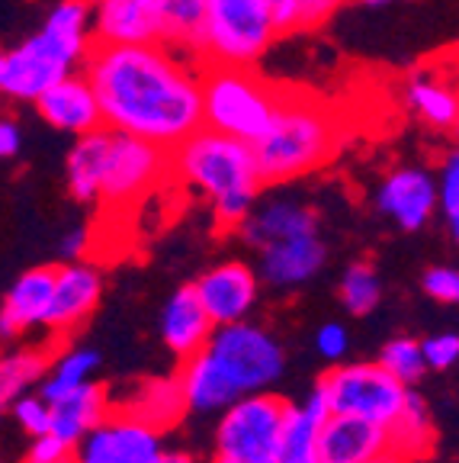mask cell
Instances as JSON below:
<instances>
[{
    "mask_svg": "<svg viewBox=\"0 0 459 463\" xmlns=\"http://www.w3.org/2000/svg\"><path fill=\"white\" fill-rule=\"evenodd\" d=\"M80 65L109 129L171 152L202 126L200 71L164 43H94Z\"/></svg>",
    "mask_w": 459,
    "mask_h": 463,
    "instance_id": "obj_1",
    "label": "cell"
},
{
    "mask_svg": "<svg viewBox=\"0 0 459 463\" xmlns=\"http://www.w3.org/2000/svg\"><path fill=\"white\" fill-rule=\"evenodd\" d=\"M167 171L183 187L209 200L222 229H235L260 196V174L251 145L200 126L167 152Z\"/></svg>",
    "mask_w": 459,
    "mask_h": 463,
    "instance_id": "obj_2",
    "label": "cell"
},
{
    "mask_svg": "<svg viewBox=\"0 0 459 463\" xmlns=\"http://www.w3.org/2000/svg\"><path fill=\"white\" fill-rule=\"evenodd\" d=\"M90 45V0H58L33 36L0 49V97L33 103L45 87L78 71Z\"/></svg>",
    "mask_w": 459,
    "mask_h": 463,
    "instance_id": "obj_3",
    "label": "cell"
},
{
    "mask_svg": "<svg viewBox=\"0 0 459 463\" xmlns=\"http://www.w3.org/2000/svg\"><path fill=\"white\" fill-rule=\"evenodd\" d=\"M341 126L328 107L315 97L283 90L273 109L270 123L251 142L254 165H258L260 184H286L315 167L328 165L338 152Z\"/></svg>",
    "mask_w": 459,
    "mask_h": 463,
    "instance_id": "obj_4",
    "label": "cell"
},
{
    "mask_svg": "<svg viewBox=\"0 0 459 463\" xmlns=\"http://www.w3.org/2000/svg\"><path fill=\"white\" fill-rule=\"evenodd\" d=\"M202 126L251 145L270 123L280 87L260 78L254 68L209 65L200 71Z\"/></svg>",
    "mask_w": 459,
    "mask_h": 463,
    "instance_id": "obj_5",
    "label": "cell"
},
{
    "mask_svg": "<svg viewBox=\"0 0 459 463\" xmlns=\"http://www.w3.org/2000/svg\"><path fill=\"white\" fill-rule=\"evenodd\" d=\"M276 36L267 0H202V61L209 65L254 68Z\"/></svg>",
    "mask_w": 459,
    "mask_h": 463,
    "instance_id": "obj_6",
    "label": "cell"
},
{
    "mask_svg": "<svg viewBox=\"0 0 459 463\" xmlns=\"http://www.w3.org/2000/svg\"><path fill=\"white\" fill-rule=\"evenodd\" d=\"M202 354L225 376V383L238 392V399L270 390L286 367L280 341L248 318L212 328L209 341L202 345Z\"/></svg>",
    "mask_w": 459,
    "mask_h": 463,
    "instance_id": "obj_7",
    "label": "cell"
},
{
    "mask_svg": "<svg viewBox=\"0 0 459 463\" xmlns=\"http://www.w3.org/2000/svg\"><path fill=\"white\" fill-rule=\"evenodd\" d=\"M286 399L251 392L222 409L212 463H280V425Z\"/></svg>",
    "mask_w": 459,
    "mask_h": 463,
    "instance_id": "obj_8",
    "label": "cell"
},
{
    "mask_svg": "<svg viewBox=\"0 0 459 463\" xmlns=\"http://www.w3.org/2000/svg\"><path fill=\"white\" fill-rule=\"evenodd\" d=\"M328 396L331 415H353L389 428L405 402L408 386H402L379 364H344L318 380Z\"/></svg>",
    "mask_w": 459,
    "mask_h": 463,
    "instance_id": "obj_9",
    "label": "cell"
},
{
    "mask_svg": "<svg viewBox=\"0 0 459 463\" xmlns=\"http://www.w3.org/2000/svg\"><path fill=\"white\" fill-rule=\"evenodd\" d=\"M164 174H167L164 148L145 142V138L109 129L97 203H107V206H129L138 196L148 194Z\"/></svg>",
    "mask_w": 459,
    "mask_h": 463,
    "instance_id": "obj_10",
    "label": "cell"
},
{
    "mask_svg": "<svg viewBox=\"0 0 459 463\" xmlns=\"http://www.w3.org/2000/svg\"><path fill=\"white\" fill-rule=\"evenodd\" d=\"M158 428H151L126 405L109 412L71 448L74 463H155L164 450Z\"/></svg>",
    "mask_w": 459,
    "mask_h": 463,
    "instance_id": "obj_11",
    "label": "cell"
},
{
    "mask_svg": "<svg viewBox=\"0 0 459 463\" xmlns=\"http://www.w3.org/2000/svg\"><path fill=\"white\" fill-rule=\"evenodd\" d=\"M103 297V277L94 264L87 260H68L55 268V283H52V299L45 309L42 328L65 338L78 332L87 318L94 316L97 303Z\"/></svg>",
    "mask_w": 459,
    "mask_h": 463,
    "instance_id": "obj_12",
    "label": "cell"
},
{
    "mask_svg": "<svg viewBox=\"0 0 459 463\" xmlns=\"http://www.w3.org/2000/svg\"><path fill=\"white\" fill-rule=\"evenodd\" d=\"M193 293L212 326H229V322H241L251 316L260 280L244 260H222L193 283Z\"/></svg>",
    "mask_w": 459,
    "mask_h": 463,
    "instance_id": "obj_13",
    "label": "cell"
},
{
    "mask_svg": "<svg viewBox=\"0 0 459 463\" xmlns=\"http://www.w3.org/2000/svg\"><path fill=\"white\" fill-rule=\"evenodd\" d=\"M376 210L398 229L417 232L437 216V184L424 167H395L376 187Z\"/></svg>",
    "mask_w": 459,
    "mask_h": 463,
    "instance_id": "obj_14",
    "label": "cell"
},
{
    "mask_svg": "<svg viewBox=\"0 0 459 463\" xmlns=\"http://www.w3.org/2000/svg\"><path fill=\"white\" fill-rule=\"evenodd\" d=\"M167 0H90L94 43L132 45L161 43Z\"/></svg>",
    "mask_w": 459,
    "mask_h": 463,
    "instance_id": "obj_15",
    "label": "cell"
},
{
    "mask_svg": "<svg viewBox=\"0 0 459 463\" xmlns=\"http://www.w3.org/2000/svg\"><path fill=\"white\" fill-rule=\"evenodd\" d=\"M235 229L244 245L251 251H260V248L276 245V241L318 232V213L315 206L295 200V196H267V200L258 196V203Z\"/></svg>",
    "mask_w": 459,
    "mask_h": 463,
    "instance_id": "obj_16",
    "label": "cell"
},
{
    "mask_svg": "<svg viewBox=\"0 0 459 463\" xmlns=\"http://www.w3.org/2000/svg\"><path fill=\"white\" fill-rule=\"evenodd\" d=\"M389 448V431L353 415H328L318 428L315 463H373Z\"/></svg>",
    "mask_w": 459,
    "mask_h": 463,
    "instance_id": "obj_17",
    "label": "cell"
},
{
    "mask_svg": "<svg viewBox=\"0 0 459 463\" xmlns=\"http://www.w3.org/2000/svg\"><path fill=\"white\" fill-rule=\"evenodd\" d=\"M36 109L52 129L65 132V136H84V132L97 129L100 123V107L97 97L87 84L84 74L71 71L52 87H45L36 97Z\"/></svg>",
    "mask_w": 459,
    "mask_h": 463,
    "instance_id": "obj_18",
    "label": "cell"
},
{
    "mask_svg": "<svg viewBox=\"0 0 459 463\" xmlns=\"http://www.w3.org/2000/svg\"><path fill=\"white\" fill-rule=\"evenodd\" d=\"M324 260H328V248L318 232L295 235V239L276 241L258 251L260 277L276 289H295L309 283L324 268Z\"/></svg>",
    "mask_w": 459,
    "mask_h": 463,
    "instance_id": "obj_19",
    "label": "cell"
},
{
    "mask_svg": "<svg viewBox=\"0 0 459 463\" xmlns=\"http://www.w3.org/2000/svg\"><path fill=\"white\" fill-rule=\"evenodd\" d=\"M52 283H55V268H33L7 289V297L0 303V341H14L29 328L42 326Z\"/></svg>",
    "mask_w": 459,
    "mask_h": 463,
    "instance_id": "obj_20",
    "label": "cell"
},
{
    "mask_svg": "<svg viewBox=\"0 0 459 463\" xmlns=\"http://www.w3.org/2000/svg\"><path fill=\"white\" fill-rule=\"evenodd\" d=\"M212 328L216 326L209 322L206 309H202V303L196 299L193 287L177 289V293L167 299L164 312H161V341H164L167 351H171L173 357H180V361L200 354Z\"/></svg>",
    "mask_w": 459,
    "mask_h": 463,
    "instance_id": "obj_21",
    "label": "cell"
},
{
    "mask_svg": "<svg viewBox=\"0 0 459 463\" xmlns=\"http://www.w3.org/2000/svg\"><path fill=\"white\" fill-rule=\"evenodd\" d=\"M52 405V415H49V431L55 438H61L65 444H78L103 415L109 412V392L107 386L94 383V380H87L84 386L78 390L65 392L61 399H55Z\"/></svg>",
    "mask_w": 459,
    "mask_h": 463,
    "instance_id": "obj_22",
    "label": "cell"
},
{
    "mask_svg": "<svg viewBox=\"0 0 459 463\" xmlns=\"http://www.w3.org/2000/svg\"><path fill=\"white\" fill-rule=\"evenodd\" d=\"M405 103H408V109L424 126H431V129H437V132L456 129L459 97L450 80L437 78V74H427V71L411 74L408 84H405Z\"/></svg>",
    "mask_w": 459,
    "mask_h": 463,
    "instance_id": "obj_23",
    "label": "cell"
},
{
    "mask_svg": "<svg viewBox=\"0 0 459 463\" xmlns=\"http://www.w3.org/2000/svg\"><path fill=\"white\" fill-rule=\"evenodd\" d=\"M107 142H109V126H97V129L84 132V136H74V145L65 161V181H68V194L78 203H97Z\"/></svg>",
    "mask_w": 459,
    "mask_h": 463,
    "instance_id": "obj_24",
    "label": "cell"
},
{
    "mask_svg": "<svg viewBox=\"0 0 459 463\" xmlns=\"http://www.w3.org/2000/svg\"><path fill=\"white\" fill-rule=\"evenodd\" d=\"M180 364H183V367H180V373H177V383L190 412H202V415L222 412L225 405H231L238 399V392L225 383V376L209 364V357L202 354V351Z\"/></svg>",
    "mask_w": 459,
    "mask_h": 463,
    "instance_id": "obj_25",
    "label": "cell"
},
{
    "mask_svg": "<svg viewBox=\"0 0 459 463\" xmlns=\"http://www.w3.org/2000/svg\"><path fill=\"white\" fill-rule=\"evenodd\" d=\"M389 431V448L395 454H402L405 460H421L434 450V421H431V409L417 392H405V402L398 409V415L392 419Z\"/></svg>",
    "mask_w": 459,
    "mask_h": 463,
    "instance_id": "obj_26",
    "label": "cell"
},
{
    "mask_svg": "<svg viewBox=\"0 0 459 463\" xmlns=\"http://www.w3.org/2000/svg\"><path fill=\"white\" fill-rule=\"evenodd\" d=\"M126 409L136 412L142 421H148L151 428H158V431H167V428H173L187 415V402H183L177 376H155V380H145L136 396L126 402Z\"/></svg>",
    "mask_w": 459,
    "mask_h": 463,
    "instance_id": "obj_27",
    "label": "cell"
},
{
    "mask_svg": "<svg viewBox=\"0 0 459 463\" xmlns=\"http://www.w3.org/2000/svg\"><path fill=\"white\" fill-rule=\"evenodd\" d=\"M97 367H100V354H97L94 347H71V351L49 361L42 380H39V396L45 402H55L65 392L84 386L87 380H94Z\"/></svg>",
    "mask_w": 459,
    "mask_h": 463,
    "instance_id": "obj_28",
    "label": "cell"
},
{
    "mask_svg": "<svg viewBox=\"0 0 459 463\" xmlns=\"http://www.w3.org/2000/svg\"><path fill=\"white\" fill-rule=\"evenodd\" d=\"M161 43L177 55L202 61V0H167Z\"/></svg>",
    "mask_w": 459,
    "mask_h": 463,
    "instance_id": "obj_29",
    "label": "cell"
},
{
    "mask_svg": "<svg viewBox=\"0 0 459 463\" xmlns=\"http://www.w3.org/2000/svg\"><path fill=\"white\" fill-rule=\"evenodd\" d=\"M49 361L42 347H10L0 354V415L20 392L42 380Z\"/></svg>",
    "mask_w": 459,
    "mask_h": 463,
    "instance_id": "obj_30",
    "label": "cell"
},
{
    "mask_svg": "<svg viewBox=\"0 0 459 463\" xmlns=\"http://www.w3.org/2000/svg\"><path fill=\"white\" fill-rule=\"evenodd\" d=\"M322 421L312 419L302 405L286 402L280 425V463H315V444Z\"/></svg>",
    "mask_w": 459,
    "mask_h": 463,
    "instance_id": "obj_31",
    "label": "cell"
},
{
    "mask_svg": "<svg viewBox=\"0 0 459 463\" xmlns=\"http://www.w3.org/2000/svg\"><path fill=\"white\" fill-rule=\"evenodd\" d=\"M382 297V283L366 260H353L351 268L341 277V303L347 306L351 316H370V312L379 306Z\"/></svg>",
    "mask_w": 459,
    "mask_h": 463,
    "instance_id": "obj_32",
    "label": "cell"
},
{
    "mask_svg": "<svg viewBox=\"0 0 459 463\" xmlns=\"http://www.w3.org/2000/svg\"><path fill=\"white\" fill-rule=\"evenodd\" d=\"M376 364H379L382 370H389V373H392L402 386H408V390L415 383H421V376L427 373L424 357H421V345H417L415 338L389 341V345L382 347V354Z\"/></svg>",
    "mask_w": 459,
    "mask_h": 463,
    "instance_id": "obj_33",
    "label": "cell"
},
{
    "mask_svg": "<svg viewBox=\"0 0 459 463\" xmlns=\"http://www.w3.org/2000/svg\"><path fill=\"white\" fill-rule=\"evenodd\" d=\"M437 184V213H444L446 225H450V235L459 232V155H446L444 167L434 177Z\"/></svg>",
    "mask_w": 459,
    "mask_h": 463,
    "instance_id": "obj_34",
    "label": "cell"
},
{
    "mask_svg": "<svg viewBox=\"0 0 459 463\" xmlns=\"http://www.w3.org/2000/svg\"><path fill=\"white\" fill-rule=\"evenodd\" d=\"M10 412H14L16 425L33 438V434H42L49 431V415H52V405L45 402L39 392H20V396L10 402Z\"/></svg>",
    "mask_w": 459,
    "mask_h": 463,
    "instance_id": "obj_35",
    "label": "cell"
},
{
    "mask_svg": "<svg viewBox=\"0 0 459 463\" xmlns=\"http://www.w3.org/2000/svg\"><path fill=\"white\" fill-rule=\"evenodd\" d=\"M421 345V357L427 370H450L459 361V338L453 332L431 335V338L417 341Z\"/></svg>",
    "mask_w": 459,
    "mask_h": 463,
    "instance_id": "obj_36",
    "label": "cell"
},
{
    "mask_svg": "<svg viewBox=\"0 0 459 463\" xmlns=\"http://www.w3.org/2000/svg\"><path fill=\"white\" fill-rule=\"evenodd\" d=\"M421 287H424V293H427L431 299H437V303H456L459 299V270L446 268V264L431 268L427 274H424Z\"/></svg>",
    "mask_w": 459,
    "mask_h": 463,
    "instance_id": "obj_37",
    "label": "cell"
},
{
    "mask_svg": "<svg viewBox=\"0 0 459 463\" xmlns=\"http://www.w3.org/2000/svg\"><path fill=\"white\" fill-rule=\"evenodd\" d=\"M351 347V335L341 322H324L322 328L315 332V351L324 357L328 364H341Z\"/></svg>",
    "mask_w": 459,
    "mask_h": 463,
    "instance_id": "obj_38",
    "label": "cell"
},
{
    "mask_svg": "<svg viewBox=\"0 0 459 463\" xmlns=\"http://www.w3.org/2000/svg\"><path fill=\"white\" fill-rule=\"evenodd\" d=\"M65 460H71V444H65L52 431L33 434L26 463H65Z\"/></svg>",
    "mask_w": 459,
    "mask_h": 463,
    "instance_id": "obj_39",
    "label": "cell"
},
{
    "mask_svg": "<svg viewBox=\"0 0 459 463\" xmlns=\"http://www.w3.org/2000/svg\"><path fill=\"white\" fill-rule=\"evenodd\" d=\"M295 7V29H312V26H322L328 16H334L341 7H344V0H293Z\"/></svg>",
    "mask_w": 459,
    "mask_h": 463,
    "instance_id": "obj_40",
    "label": "cell"
},
{
    "mask_svg": "<svg viewBox=\"0 0 459 463\" xmlns=\"http://www.w3.org/2000/svg\"><path fill=\"white\" fill-rule=\"evenodd\" d=\"M87 248H90V229H87V225H74V229L65 232V239H61V258L84 260Z\"/></svg>",
    "mask_w": 459,
    "mask_h": 463,
    "instance_id": "obj_41",
    "label": "cell"
},
{
    "mask_svg": "<svg viewBox=\"0 0 459 463\" xmlns=\"http://www.w3.org/2000/svg\"><path fill=\"white\" fill-rule=\"evenodd\" d=\"M20 145H23V132L16 126V119L0 113V158H16Z\"/></svg>",
    "mask_w": 459,
    "mask_h": 463,
    "instance_id": "obj_42",
    "label": "cell"
},
{
    "mask_svg": "<svg viewBox=\"0 0 459 463\" xmlns=\"http://www.w3.org/2000/svg\"><path fill=\"white\" fill-rule=\"evenodd\" d=\"M267 7L273 14V23H276V33H293L295 29V7L293 0H267Z\"/></svg>",
    "mask_w": 459,
    "mask_h": 463,
    "instance_id": "obj_43",
    "label": "cell"
},
{
    "mask_svg": "<svg viewBox=\"0 0 459 463\" xmlns=\"http://www.w3.org/2000/svg\"><path fill=\"white\" fill-rule=\"evenodd\" d=\"M302 409L312 415V419H318V421H324L331 415V405H328V396H324V390H322V383H315V390L305 396V402H302Z\"/></svg>",
    "mask_w": 459,
    "mask_h": 463,
    "instance_id": "obj_44",
    "label": "cell"
},
{
    "mask_svg": "<svg viewBox=\"0 0 459 463\" xmlns=\"http://www.w3.org/2000/svg\"><path fill=\"white\" fill-rule=\"evenodd\" d=\"M155 463H196V460L190 454H183V450H161Z\"/></svg>",
    "mask_w": 459,
    "mask_h": 463,
    "instance_id": "obj_45",
    "label": "cell"
},
{
    "mask_svg": "<svg viewBox=\"0 0 459 463\" xmlns=\"http://www.w3.org/2000/svg\"><path fill=\"white\" fill-rule=\"evenodd\" d=\"M373 463H411V460H405L402 454H395V450H386L382 457H376Z\"/></svg>",
    "mask_w": 459,
    "mask_h": 463,
    "instance_id": "obj_46",
    "label": "cell"
},
{
    "mask_svg": "<svg viewBox=\"0 0 459 463\" xmlns=\"http://www.w3.org/2000/svg\"><path fill=\"white\" fill-rule=\"evenodd\" d=\"M363 7H386V4H392V0H360Z\"/></svg>",
    "mask_w": 459,
    "mask_h": 463,
    "instance_id": "obj_47",
    "label": "cell"
},
{
    "mask_svg": "<svg viewBox=\"0 0 459 463\" xmlns=\"http://www.w3.org/2000/svg\"><path fill=\"white\" fill-rule=\"evenodd\" d=\"M65 463H74V460H65Z\"/></svg>",
    "mask_w": 459,
    "mask_h": 463,
    "instance_id": "obj_48",
    "label": "cell"
}]
</instances>
